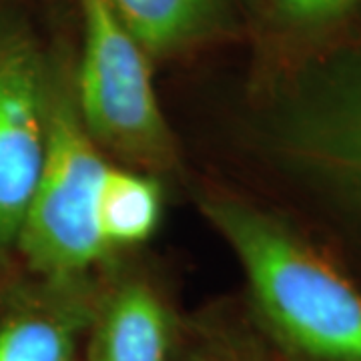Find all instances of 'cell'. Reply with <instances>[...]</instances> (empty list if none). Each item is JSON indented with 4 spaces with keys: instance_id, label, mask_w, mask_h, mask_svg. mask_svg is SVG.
<instances>
[{
    "instance_id": "9c48e42d",
    "label": "cell",
    "mask_w": 361,
    "mask_h": 361,
    "mask_svg": "<svg viewBox=\"0 0 361 361\" xmlns=\"http://www.w3.org/2000/svg\"><path fill=\"white\" fill-rule=\"evenodd\" d=\"M163 211V180L109 161L99 197V231L113 257L151 241Z\"/></svg>"
},
{
    "instance_id": "8992f818",
    "label": "cell",
    "mask_w": 361,
    "mask_h": 361,
    "mask_svg": "<svg viewBox=\"0 0 361 361\" xmlns=\"http://www.w3.org/2000/svg\"><path fill=\"white\" fill-rule=\"evenodd\" d=\"M283 153L361 205V59L277 125Z\"/></svg>"
},
{
    "instance_id": "3957f363",
    "label": "cell",
    "mask_w": 361,
    "mask_h": 361,
    "mask_svg": "<svg viewBox=\"0 0 361 361\" xmlns=\"http://www.w3.org/2000/svg\"><path fill=\"white\" fill-rule=\"evenodd\" d=\"M109 157L92 141L73 94V71H59L39 183L16 243V265L52 281L99 277L113 263L99 231V197Z\"/></svg>"
},
{
    "instance_id": "6da1fadb",
    "label": "cell",
    "mask_w": 361,
    "mask_h": 361,
    "mask_svg": "<svg viewBox=\"0 0 361 361\" xmlns=\"http://www.w3.org/2000/svg\"><path fill=\"white\" fill-rule=\"evenodd\" d=\"M197 205L229 245L275 337L310 361H361V291L273 213L217 183Z\"/></svg>"
},
{
    "instance_id": "ba28073f",
    "label": "cell",
    "mask_w": 361,
    "mask_h": 361,
    "mask_svg": "<svg viewBox=\"0 0 361 361\" xmlns=\"http://www.w3.org/2000/svg\"><path fill=\"white\" fill-rule=\"evenodd\" d=\"M151 59L197 51L229 30L233 0H106Z\"/></svg>"
},
{
    "instance_id": "52a82bcc",
    "label": "cell",
    "mask_w": 361,
    "mask_h": 361,
    "mask_svg": "<svg viewBox=\"0 0 361 361\" xmlns=\"http://www.w3.org/2000/svg\"><path fill=\"white\" fill-rule=\"evenodd\" d=\"M113 265V263H111ZM106 267L82 361H175V317L163 291L142 273Z\"/></svg>"
},
{
    "instance_id": "8fae6325",
    "label": "cell",
    "mask_w": 361,
    "mask_h": 361,
    "mask_svg": "<svg viewBox=\"0 0 361 361\" xmlns=\"http://www.w3.org/2000/svg\"><path fill=\"white\" fill-rule=\"evenodd\" d=\"M221 361H233V357H229V360H221Z\"/></svg>"
},
{
    "instance_id": "5b68a950",
    "label": "cell",
    "mask_w": 361,
    "mask_h": 361,
    "mask_svg": "<svg viewBox=\"0 0 361 361\" xmlns=\"http://www.w3.org/2000/svg\"><path fill=\"white\" fill-rule=\"evenodd\" d=\"M103 275L52 281L18 265L2 275L0 361H82Z\"/></svg>"
},
{
    "instance_id": "7a4b0ae2",
    "label": "cell",
    "mask_w": 361,
    "mask_h": 361,
    "mask_svg": "<svg viewBox=\"0 0 361 361\" xmlns=\"http://www.w3.org/2000/svg\"><path fill=\"white\" fill-rule=\"evenodd\" d=\"M73 94L85 129L118 165L165 183L183 173L179 141L159 103L153 59L106 0H78Z\"/></svg>"
},
{
    "instance_id": "30bf717a",
    "label": "cell",
    "mask_w": 361,
    "mask_h": 361,
    "mask_svg": "<svg viewBox=\"0 0 361 361\" xmlns=\"http://www.w3.org/2000/svg\"><path fill=\"white\" fill-rule=\"evenodd\" d=\"M357 0H267L277 20L289 26H317L351 8Z\"/></svg>"
},
{
    "instance_id": "277c9868",
    "label": "cell",
    "mask_w": 361,
    "mask_h": 361,
    "mask_svg": "<svg viewBox=\"0 0 361 361\" xmlns=\"http://www.w3.org/2000/svg\"><path fill=\"white\" fill-rule=\"evenodd\" d=\"M63 61L16 4L0 2V277L16 243L47 153L54 87Z\"/></svg>"
}]
</instances>
